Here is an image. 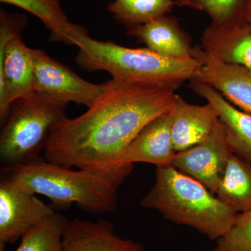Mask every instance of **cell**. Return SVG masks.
I'll use <instances>...</instances> for the list:
<instances>
[{
  "instance_id": "6da1fadb",
  "label": "cell",
  "mask_w": 251,
  "mask_h": 251,
  "mask_svg": "<svg viewBox=\"0 0 251 251\" xmlns=\"http://www.w3.org/2000/svg\"><path fill=\"white\" fill-rule=\"evenodd\" d=\"M103 93L75 118L52 127L44 150L46 161L99 175L118 188L134 166H125L124 151L150 122L169 112L175 91L112 80Z\"/></svg>"
},
{
  "instance_id": "8fae6325",
  "label": "cell",
  "mask_w": 251,
  "mask_h": 251,
  "mask_svg": "<svg viewBox=\"0 0 251 251\" xmlns=\"http://www.w3.org/2000/svg\"><path fill=\"white\" fill-rule=\"evenodd\" d=\"M171 110L148 124L124 151L121 163L134 166L135 163H146L157 168L172 166L176 151L171 137Z\"/></svg>"
},
{
  "instance_id": "5bb4252c",
  "label": "cell",
  "mask_w": 251,
  "mask_h": 251,
  "mask_svg": "<svg viewBox=\"0 0 251 251\" xmlns=\"http://www.w3.org/2000/svg\"><path fill=\"white\" fill-rule=\"evenodd\" d=\"M171 114L172 142L176 152L205 140L219 121L217 112L210 103L194 105L179 95Z\"/></svg>"
},
{
  "instance_id": "603a6c76",
  "label": "cell",
  "mask_w": 251,
  "mask_h": 251,
  "mask_svg": "<svg viewBox=\"0 0 251 251\" xmlns=\"http://www.w3.org/2000/svg\"><path fill=\"white\" fill-rule=\"evenodd\" d=\"M246 23L251 29V2L247 9V15H246Z\"/></svg>"
},
{
  "instance_id": "277c9868",
  "label": "cell",
  "mask_w": 251,
  "mask_h": 251,
  "mask_svg": "<svg viewBox=\"0 0 251 251\" xmlns=\"http://www.w3.org/2000/svg\"><path fill=\"white\" fill-rule=\"evenodd\" d=\"M1 177L23 191L49 198L54 209H66L76 203L92 214L116 210L118 188L111 182L91 172L74 171L45 158L3 166Z\"/></svg>"
},
{
  "instance_id": "ba28073f",
  "label": "cell",
  "mask_w": 251,
  "mask_h": 251,
  "mask_svg": "<svg viewBox=\"0 0 251 251\" xmlns=\"http://www.w3.org/2000/svg\"><path fill=\"white\" fill-rule=\"evenodd\" d=\"M55 213L36 194L15 187L0 179V251L6 244H14L31 229L45 222Z\"/></svg>"
},
{
  "instance_id": "7a4b0ae2",
  "label": "cell",
  "mask_w": 251,
  "mask_h": 251,
  "mask_svg": "<svg viewBox=\"0 0 251 251\" xmlns=\"http://www.w3.org/2000/svg\"><path fill=\"white\" fill-rule=\"evenodd\" d=\"M75 62L88 73L103 71L114 80L176 90L196 77L202 63L196 57L173 58L146 49H129L90 36L77 41Z\"/></svg>"
},
{
  "instance_id": "7402d4cb",
  "label": "cell",
  "mask_w": 251,
  "mask_h": 251,
  "mask_svg": "<svg viewBox=\"0 0 251 251\" xmlns=\"http://www.w3.org/2000/svg\"><path fill=\"white\" fill-rule=\"evenodd\" d=\"M213 251H251V209L238 213L230 228L218 239Z\"/></svg>"
},
{
  "instance_id": "ffe728a7",
  "label": "cell",
  "mask_w": 251,
  "mask_h": 251,
  "mask_svg": "<svg viewBox=\"0 0 251 251\" xmlns=\"http://www.w3.org/2000/svg\"><path fill=\"white\" fill-rule=\"evenodd\" d=\"M251 0H176L175 6L205 12L212 24H242Z\"/></svg>"
},
{
  "instance_id": "e0dca14e",
  "label": "cell",
  "mask_w": 251,
  "mask_h": 251,
  "mask_svg": "<svg viewBox=\"0 0 251 251\" xmlns=\"http://www.w3.org/2000/svg\"><path fill=\"white\" fill-rule=\"evenodd\" d=\"M25 10L39 18L50 31L49 40L65 45L76 46L82 36L88 35L85 27L68 19L59 0H0Z\"/></svg>"
},
{
  "instance_id": "44dd1931",
  "label": "cell",
  "mask_w": 251,
  "mask_h": 251,
  "mask_svg": "<svg viewBox=\"0 0 251 251\" xmlns=\"http://www.w3.org/2000/svg\"><path fill=\"white\" fill-rule=\"evenodd\" d=\"M68 222L65 216L55 212L21 239L15 251H62V234Z\"/></svg>"
},
{
  "instance_id": "8992f818",
  "label": "cell",
  "mask_w": 251,
  "mask_h": 251,
  "mask_svg": "<svg viewBox=\"0 0 251 251\" xmlns=\"http://www.w3.org/2000/svg\"><path fill=\"white\" fill-rule=\"evenodd\" d=\"M27 16L0 9V122L6 120L15 99L34 92V61L31 49L21 33Z\"/></svg>"
},
{
  "instance_id": "5b68a950",
  "label": "cell",
  "mask_w": 251,
  "mask_h": 251,
  "mask_svg": "<svg viewBox=\"0 0 251 251\" xmlns=\"http://www.w3.org/2000/svg\"><path fill=\"white\" fill-rule=\"evenodd\" d=\"M67 105L36 92L15 99L0 133L3 166L40 159L52 127L67 117Z\"/></svg>"
},
{
  "instance_id": "7c38bea8",
  "label": "cell",
  "mask_w": 251,
  "mask_h": 251,
  "mask_svg": "<svg viewBox=\"0 0 251 251\" xmlns=\"http://www.w3.org/2000/svg\"><path fill=\"white\" fill-rule=\"evenodd\" d=\"M190 87L216 109L231 152L251 164V115L234 105L204 82L192 79Z\"/></svg>"
},
{
  "instance_id": "30bf717a",
  "label": "cell",
  "mask_w": 251,
  "mask_h": 251,
  "mask_svg": "<svg viewBox=\"0 0 251 251\" xmlns=\"http://www.w3.org/2000/svg\"><path fill=\"white\" fill-rule=\"evenodd\" d=\"M193 57L202 63L194 80L215 89L229 103L251 115V72L227 64L208 54L201 46L193 48Z\"/></svg>"
},
{
  "instance_id": "3957f363",
  "label": "cell",
  "mask_w": 251,
  "mask_h": 251,
  "mask_svg": "<svg viewBox=\"0 0 251 251\" xmlns=\"http://www.w3.org/2000/svg\"><path fill=\"white\" fill-rule=\"evenodd\" d=\"M154 184L140 205L166 220L196 229L211 240L227 233L238 213L198 180L174 166L157 168Z\"/></svg>"
},
{
  "instance_id": "d6986e66",
  "label": "cell",
  "mask_w": 251,
  "mask_h": 251,
  "mask_svg": "<svg viewBox=\"0 0 251 251\" xmlns=\"http://www.w3.org/2000/svg\"><path fill=\"white\" fill-rule=\"evenodd\" d=\"M175 6L173 0H114L108 5V11L128 29L169 14Z\"/></svg>"
},
{
  "instance_id": "ac0fdd59",
  "label": "cell",
  "mask_w": 251,
  "mask_h": 251,
  "mask_svg": "<svg viewBox=\"0 0 251 251\" xmlns=\"http://www.w3.org/2000/svg\"><path fill=\"white\" fill-rule=\"evenodd\" d=\"M216 196L237 213L251 209V164L231 153Z\"/></svg>"
},
{
  "instance_id": "52a82bcc",
  "label": "cell",
  "mask_w": 251,
  "mask_h": 251,
  "mask_svg": "<svg viewBox=\"0 0 251 251\" xmlns=\"http://www.w3.org/2000/svg\"><path fill=\"white\" fill-rule=\"evenodd\" d=\"M31 52L34 61V92L45 94L66 105L75 103L87 108L103 93L105 82L92 83L44 51L31 49Z\"/></svg>"
},
{
  "instance_id": "4fadbf2b",
  "label": "cell",
  "mask_w": 251,
  "mask_h": 251,
  "mask_svg": "<svg viewBox=\"0 0 251 251\" xmlns=\"http://www.w3.org/2000/svg\"><path fill=\"white\" fill-rule=\"evenodd\" d=\"M62 251H144L143 246L115 234L111 223L105 220L69 221L62 234Z\"/></svg>"
},
{
  "instance_id": "9a60e30c",
  "label": "cell",
  "mask_w": 251,
  "mask_h": 251,
  "mask_svg": "<svg viewBox=\"0 0 251 251\" xmlns=\"http://www.w3.org/2000/svg\"><path fill=\"white\" fill-rule=\"evenodd\" d=\"M126 34L156 53L173 58L193 57L189 34L177 18L167 14L142 25L126 29Z\"/></svg>"
},
{
  "instance_id": "9c48e42d",
  "label": "cell",
  "mask_w": 251,
  "mask_h": 251,
  "mask_svg": "<svg viewBox=\"0 0 251 251\" xmlns=\"http://www.w3.org/2000/svg\"><path fill=\"white\" fill-rule=\"evenodd\" d=\"M230 150L219 121L201 143L176 152L172 166L198 180L216 195L228 164Z\"/></svg>"
},
{
  "instance_id": "2e32d148",
  "label": "cell",
  "mask_w": 251,
  "mask_h": 251,
  "mask_svg": "<svg viewBox=\"0 0 251 251\" xmlns=\"http://www.w3.org/2000/svg\"><path fill=\"white\" fill-rule=\"evenodd\" d=\"M201 48L225 63L251 72V29L247 23L217 25L211 23L201 37Z\"/></svg>"
}]
</instances>
